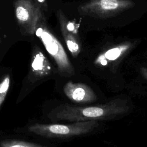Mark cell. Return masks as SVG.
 <instances>
[{
	"mask_svg": "<svg viewBox=\"0 0 147 147\" xmlns=\"http://www.w3.org/2000/svg\"><path fill=\"white\" fill-rule=\"evenodd\" d=\"M10 84V76L9 75H6L2 79L0 82V108L1 107L7 94Z\"/></svg>",
	"mask_w": 147,
	"mask_h": 147,
	"instance_id": "11",
	"label": "cell"
},
{
	"mask_svg": "<svg viewBox=\"0 0 147 147\" xmlns=\"http://www.w3.org/2000/svg\"><path fill=\"white\" fill-rule=\"evenodd\" d=\"M52 73V67L47 57L37 46L33 48L30 64V74L32 78L40 79Z\"/></svg>",
	"mask_w": 147,
	"mask_h": 147,
	"instance_id": "8",
	"label": "cell"
},
{
	"mask_svg": "<svg viewBox=\"0 0 147 147\" xmlns=\"http://www.w3.org/2000/svg\"><path fill=\"white\" fill-rule=\"evenodd\" d=\"M16 19L24 32L35 34L37 26L44 15L40 7L32 0H17L14 3Z\"/></svg>",
	"mask_w": 147,
	"mask_h": 147,
	"instance_id": "5",
	"label": "cell"
},
{
	"mask_svg": "<svg viewBox=\"0 0 147 147\" xmlns=\"http://www.w3.org/2000/svg\"><path fill=\"white\" fill-rule=\"evenodd\" d=\"M57 17L67 48L72 56L75 58L81 52V42L78 32L79 26L75 22L69 21L61 10L57 11Z\"/></svg>",
	"mask_w": 147,
	"mask_h": 147,
	"instance_id": "6",
	"label": "cell"
},
{
	"mask_svg": "<svg viewBox=\"0 0 147 147\" xmlns=\"http://www.w3.org/2000/svg\"><path fill=\"white\" fill-rule=\"evenodd\" d=\"M35 34L56 63L58 73L65 77L74 76L75 69L63 45L48 28L44 16L40 21Z\"/></svg>",
	"mask_w": 147,
	"mask_h": 147,
	"instance_id": "2",
	"label": "cell"
},
{
	"mask_svg": "<svg viewBox=\"0 0 147 147\" xmlns=\"http://www.w3.org/2000/svg\"><path fill=\"white\" fill-rule=\"evenodd\" d=\"M140 73L142 77L147 80V67H141L140 68Z\"/></svg>",
	"mask_w": 147,
	"mask_h": 147,
	"instance_id": "12",
	"label": "cell"
},
{
	"mask_svg": "<svg viewBox=\"0 0 147 147\" xmlns=\"http://www.w3.org/2000/svg\"><path fill=\"white\" fill-rule=\"evenodd\" d=\"M134 46L131 41H125L99 54L94 60V64L105 67L116 62L129 52Z\"/></svg>",
	"mask_w": 147,
	"mask_h": 147,
	"instance_id": "9",
	"label": "cell"
},
{
	"mask_svg": "<svg viewBox=\"0 0 147 147\" xmlns=\"http://www.w3.org/2000/svg\"><path fill=\"white\" fill-rule=\"evenodd\" d=\"M1 38H0V43H1Z\"/></svg>",
	"mask_w": 147,
	"mask_h": 147,
	"instance_id": "13",
	"label": "cell"
},
{
	"mask_svg": "<svg viewBox=\"0 0 147 147\" xmlns=\"http://www.w3.org/2000/svg\"><path fill=\"white\" fill-rule=\"evenodd\" d=\"M98 125L96 121L75 122L69 124L34 123L28 127V130L47 137H72L89 133Z\"/></svg>",
	"mask_w": 147,
	"mask_h": 147,
	"instance_id": "3",
	"label": "cell"
},
{
	"mask_svg": "<svg viewBox=\"0 0 147 147\" xmlns=\"http://www.w3.org/2000/svg\"><path fill=\"white\" fill-rule=\"evenodd\" d=\"M63 92L70 100L76 103H91L97 99L93 90L87 84L82 83L69 81L64 86Z\"/></svg>",
	"mask_w": 147,
	"mask_h": 147,
	"instance_id": "7",
	"label": "cell"
},
{
	"mask_svg": "<svg viewBox=\"0 0 147 147\" xmlns=\"http://www.w3.org/2000/svg\"><path fill=\"white\" fill-rule=\"evenodd\" d=\"M135 3L131 0H90L80 5V15L105 19L114 17L133 8Z\"/></svg>",
	"mask_w": 147,
	"mask_h": 147,
	"instance_id": "4",
	"label": "cell"
},
{
	"mask_svg": "<svg viewBox=\"0 0 147 147\" xmlns=\"http://www.w3.org/2000/svg\"><path fill=\"white\" fill-rule=\"evenodd\" d=\"M0 147H48L38 144L19 140H3L0 142Z\"/></svg>",
	"mask_w": 147,
	"mask_h": 147,
	"instance_id": "10",
	"label": "cell"
},
{
	"mask_svg": "<svg viewBox=\"0 0 147 147\" xmlns=\"http://www.w3.org/2000/svg\"><path fill=\"white\" fill-rule=\"evenodd\" d=\"M130 109L127 101L122 98L85 107L64 103L52 109L48 114V118L52 121H67L71 122L109 120L126 114Z\"/></svg>",
	"mask_w": 147,
	"mask_h": 147,
	"instance_id": "1",
	"label": "cell"
}]
</instances>
